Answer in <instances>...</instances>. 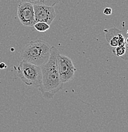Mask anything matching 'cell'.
Listing matches in <instances>:
<instances>
[{
	"label": "cell",
	"mask_w": 128,
	"mask_h": 132,
	"mask_svg": "<svg viewBox=\"0 0 128 132\" xmlns=\"http://www.w3.org/2000/svg\"><path fill=\"white\" fill-rule=\"evenodd\" d=\"M103 13L105 15H110L111 13H112V9L109 7L105 8L104 9V10H103Z\"/></svg>",
	"instance_id": "cell-11"
},
{
	"label": "cell",
	"mask_w": 128,
	"mask_h": 132,
	"mask_svg": "<svg viewBox=\"0 0 128 132\" xmlns=\"http://www.w3.org/2000/svg\"><path fill=\"white\" fill-rule=\"evenodd\" d=\"M17 16L23 26H33L36 23L33 5L27 2L20 3L18 5Z\"/></svg>",
	"instance_id": "cell-5"
},
{
	"label": "cell",
	"mask_w": 128,
	"mask_h": 132,
	"mask_svg": "<svg viewBox=\"0 0 128 132\" xmlns=\"http://www.w3.org/2000/svg\"><path fill=\"white\" fill-rule=\"evenodd\" d=\"M36 22H43L49 25L52 24L56 13L54 6L43 5H33Z\"/></svg>",
	"instance_id": "cell-6"
},
{
	"label": "cell",
	"mask_w": 128,
	"mask_h": 132,
	"mask_svg": "<svg viewBox=\"0 0 128 132\" xmlns=\"http://www.w3.org/2000/svg\"><path fill=\"white\" fill-rule=\"evenodd\" d=\"M6 68V65L4 62L0 63V69H4Z\"/></svg>",
	"instance_id": "cell-13"
},
{
	"label": "cell",
	"mask_w": 128,
	"mask_h": 132,
	"mask_svg": "<svg viewBox=\"0 0 128 132\" xmlns=\"http://www.w3.org/2000/svg\"><path fill=\"white\" fill-rule=\"evenodd\" d=\"M17 74L22 81L27 86L36 88L40 86L42 82L40 66L22 60L18 66Z\"/></svg>",
	"instance_id": "cell-3"
},
{
	"label": "cell",
	"mask_w": 128,
	"mask_h": 132,
	"mask_svg": "<svg viewBox=\"0 0 128 132\" xmlns=\"http://www.w3.org/2000/svg\"><path fill=\"white\" fill-rule=\"evenodd\" d=\"M104 31L106 40L108 41L111 46L115 47L126 44L124 37L120 30L114 27L110 29H104Z\"/></svg>",
	"instance_id": "cell-7"
},
{
	"label": "cell",
	"mask_w": 128,
	"mask_h": 132,
	"mask_svg": "<svg viewBox=\"0 0 128 132\" xmlns=\"http://www.w3.org/2000/svg\"><path fill=\"white\" fill-rule=\"evenodd\" d=\"M59 51L54 46L50 47V55L49 60L43 64L42 69V82L38 87L43 97L52 99L56 93L63 88L64 82L61 79L57 66V55Z\"/></svg>",
	"instance_id": "cell-1"
},
{
	"label": "cell",
	"mask_w": 128,
	"mask_h": 132,
	"mask_svg": "<svg viewBox=\"0 0 128 132\" xmlns=\"http://www.w3.org/2000/svg\"><path fill=\"white\" fill-rule=\"evenodd\" d=\"M127 35H128V30H127Z\"/></svg>",
	"instance_id": "cell-15"
},
{
	"label": "cell",
	"mask_w": 128,
	"mask_h": 132,
	"mask_svg": "<svg viewBox=\"0 0 128 132\" xmlns=\"http://www.w3.org/2000/svg\"><path fill=\"white\" fill-rule=\"evenodd\" d=\"M50 47L47 43L41 39L30 41L22 49L20 58L34 65L42 66L50 57Z\"/></svg>",
	"instance_id": "cell-2"
},
{
	"label": "cell",
	"mask_w": 128,
	"mask_h": 132,
	"mask_svg": "<svg viewBox=\"0 0 128 132\" xmlns=\"http://www.w3.org/2000/svg\"><path fill=\"white\" fill-rule=\"evenodd\" d=\"M126 48H127V46H126V44L122 45H120V46H115L113 48V53H114L115 55H116L117 57H122L125 54L126 51Z\"/></svg>",
	"instance_id": "cell-10"
},
{
	"label": "cell",
	"mask_w": 128,
	"mask_h": 132,
	"mask_svg": "<svg viewBox=\"0 0 128 132\" xmlns=\"http://www.w3.org/2000/svg\"><path fill=\"white\" fill-rule=\"evenodd\" d=\"M60 0H21V2L30 3L33 5H43L50 6H54Z\"/></svg>",
	"instance_id": "cell-8"
},
{
	"label": "cell",
	"mask_w": 128,
	"mask_h": 132,
	"mask_svg": "<svg viewBox=\"0 0 128 132\" xmlns=\"http://www.w3.org/2000/svg\"><path fill=\"white\" fill-rule=\"evenodd\" d=\"M57 66L61 79L64 83L73 79L77 69L70 58L58 53L57 55Z\"/></svg>",
	"instance_id": "cell-4"
},
{
	"label": "cell",
	"mask_w": 128,
	"mask_h": 132,
	"mask_svg": "<svg viewBox=\"0 0 128 132\" xmlns=\"http://www.w3.org/2000/svg\"><path fill=\"white\" fill-rule=\"evenodd\" d=\"M33 26L36 31L40 32H46L50 29V25L43 22H36Z\"/></svg>",
	"instance_id": "cell-9"
},
{
	"label": "cell",
	"mask_w": 128,
	"mask_h": 132,
	"mask_svg": "<svg viewBox=\"0 0 128 132\" xmlns=\"http://www.w3.org/2000/svg\"><path fill=\"white\" fill-rule=\"evenodd\" d=\"M121 58L125 60H128V47H127V48H126V53H125V54L123 56H122Z\"/></svg>",
	"instance_id": "cell-12"
},
{
	"label": "cell",
	"mask_w": 128,
	"mask_h": 132,
	"mask_svg": "<svg viewBox=\"0 0 128 132\" xmlns=\"http://www.w3.org/2000/svg\"><path fill=\"white\" fill-rule=\"evenodd\" d=\"M126 46H127V47H128V43H126Z\"/></svg>",
	"instance_id": "cell-14"
}]
</instances>
